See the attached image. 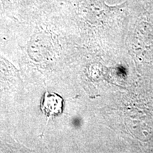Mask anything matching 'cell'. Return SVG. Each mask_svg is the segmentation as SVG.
Masks as SVG:
<instances>
[{
	"mask_svg": "<svg viewBox=\"0 0 153 153\" xmlns=\"http://www.w3.org/2000/svg\"><path fill=\"white\" fill-rule=\"evenodd\" d=\"M41 108L47 117H55L62 114L63 99L56 93L45 92L41 102Z\"/></svg>",
	"mask_w": 153,
	"mask_h": 153,
	"instance_id": "obj_1",
	"label": "cell"
}]
</instances>
